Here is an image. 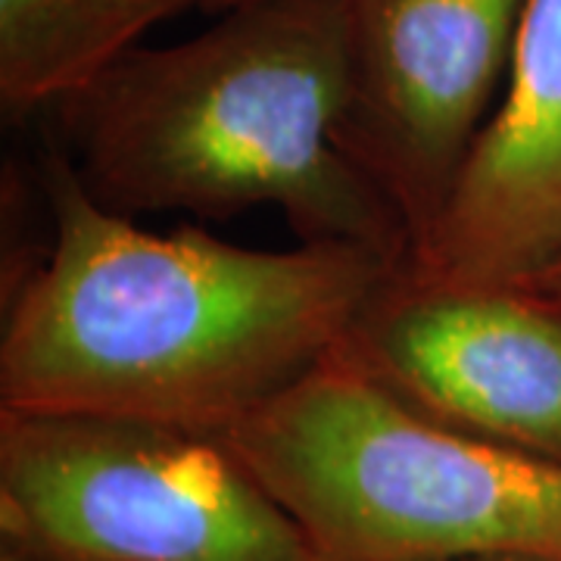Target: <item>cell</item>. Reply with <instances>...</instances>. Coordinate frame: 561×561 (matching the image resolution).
<instances>
[{
    "mask_svg": "<svg viewBox=\"0 0 561 561\" xmlns=\"http://www.w3.org/2000/svg\"><path fill=\"white\" fill-rule=\"evenodd\" d=\"M559 260L561 0H527L505 94L409 262L446 278L534 280Z\"/></svg>",
    "mask_w": 561,
    "mask_h": 561,
    "instance_id": "7",
    "label": "cell"
},
{
    "mask_svg": "<svg viewBox=\"0 0 561 561\" xmlns=\"http://www.w3.org/2000/svg\"><path fill=\"white\" fill-rule=\"evenodd\" d=\"M165 7H172V10H184V7H213V10H228V7H234V3H243V0H160Z\"/></svg>",
    "mask_w": 561,
    "mask_h": 561,
    "instance_id": "10",
    "label": "cell"
},
{
    "mask_svg": "<svg viewBox=\"0 0 561 561\" xmlns=\"http://www.w3.org/2000/svg\"><path fill=\"white\" fill-rule=\"evenodd\" d=\"M453 561H561L559 556H530V552H493V556H468Z\"/></svg>",
    "mask_w": 561,
    "mask_h": 561,
    "instance_id": "9",
    "label": "cell"
},
{
    "mask_svg": "<svg viewBox=\"0 0 561 561\" xmlns=\"http://www.w3.org/2000/svg\"><path fill=\"white\" fill-rule=\"evenodd\" d=\"M50 250L7 306L0 412L225 437L341 350L400 262L350 243L250 250L144 231L47 157Z\"/></svg>",
    "mask_w": 561,
    "mask_h": 561,
    "instance_id": "1",
    "label": "cell"
},
{
    "mask_svg": "<svg viewBox=\"0 0 561 561\" xmlns=\"http://www.w3.org/2000/svg\"><path fill=\"white\" fill-rule=\"evenodd\" d=\"M175 13L160 0H0L3 110L57 113Z\"/></svg>",
    "mask_w": 561,
    "mask_h": 561,
    "instance_id": "8",
    "label": "cell"
},
{
    "mask_svg": "<svg viewBox=\"0 0 561 561\" xmlns=\"http://www.w3.org/2000/svg\"><path fill=\"white\" fill-rule=\"evenodd\" d=\"M221 440L319 561L561 559V461L421 415L341 350Z\"/></svg>",
    "mask_w": 561,
    "mask_h": 561,
    "instance_id": "3",
    "label": "cell"
},
{
    "mask_svg": "<svg viewBox=\"0 0 561 561\" xmlns=\"http://www.w3.org/2000/svg\"><path fill=\"white\" fill-rule=\"evenodd\" d=\"M0 561H319L221 437L0 412Z\"/></svg>",
    "mask_w": 561,
    "mask_h": 561,
    "instance_id": "4",
    "label": "cell"
},
{
    "mask_svg": "<svg viewBox=\"0 0 561 561\" xmlns=\"http://www.w3.org/2000/svg\"><path fill=\"white\" fill-rule=\"evenodd\" d=\"M527 0H346L334 144L390 203L412 253L437 228L500 106Z\"/></svg>",
    "mask_w": 561,
    "mask_h": 561,
    "instance_id": "5",
    "label": "cell"
},
{
    "mask_svg": "<svg viewBox=\"0 0 561 561\" xmlns=\"http://www.w3.org/2000/svg\"><path fill=\"white\" fill-rule=\"evenodd\" d=\"M534 284H540V287H546L549 294L561 297V260L556 262V265H549L542 275H537V278H534Z\"/></svg>",
    "mask_w": 561,
    "mask_h": 561,
    "instance_id": "11",
    "label": "cell"
},
{
    "mask_svg": "<svg viewBox=\"0 0 561 561\" xmlns=\"http://www.w3.org/2000/svg\"><path fill=\"white\" fill-rule=\"evenodd\" d=\"M346 60V0H243L194 38L138 44L60 106L66 157L128 219L275 206L300 243L405 262V221L334 144Z\"/></svg>",
    "mask_w": 561,
    "mask_h": 561,
    "instance_id": "2",
    "label": "cell"
},
{
    "mask_svg": "<svg viewBox=\"0 0 561 561\" xmlns=\"http://www.w3.org/2000/svg\"><path fill=\"white\" fill-rule=\"evenodd\" d=\"M341 353L387 393L471 437L561 461V297L400 262Z\"/></svg>",
    "mask_w": 561,
    "mask_h": 561,
    "instance_id": "6",
    "label": "cell"
}]
</instances>
